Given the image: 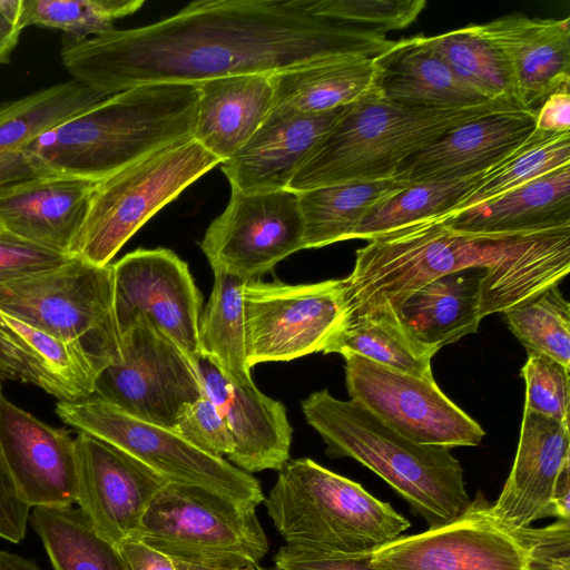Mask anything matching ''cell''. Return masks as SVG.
Listing matches in <instances>:
<instances>
[{"label": "cell", "mask_w": 570, "mask_h": 570, "mask_svg": "<svg viewBox=\"0 0 570 570\" xmlns=\"http://www.w3.org/2000/svg\"><path fill=\"white\" fill-rule=\"evenodd\" d=\"M392 43L385 33L311 13L306 0H202L148 26L81 41L63 36L60 57L72 79L110 96L141 85L373 58Z\"/></svg>", "instance_id": "6da1fadb"}, {"label": "cell", "mask_w": 570, "mask_h": 570, "mask_svg": "<svg viewBox=\"0 0 570 570\" xmlns=\"http://www.w3.org/2000/svg\"><path fill=\"white\" fill-rule=\"evenodd\" d=\"M357 249L342 278L347 321L395 313L432 279L481 268L488 273L483 317L557 286L570 272V225L509 234L454 229L438 216L377 235Z\"/></svg>", "instance_id": "7a4b0ae2"}, {"label": "cell", "mask_w": 570, "mask_h": 570, "mask_svg": "<svg viewBox=\"0 0 570 570\" xmlns=\"http://www.w3.org/2000/svg\"><path fill=\"white\" fill-rule=\"evenodd\" d=\"M197 83L163 82L110 95L39 136L26 150L36 177L100 181L194 138Z\"/></svg>", "instance_id": "3957f363"}, {"label": "cell", "mask_w": 570, "mask_h": 570, "mask_svg": "<svg viewBox=\"0 0 570 570\" xmlns=\"http://www.w3.org/2000/svg\"><path fill=\"white\" fill-rule=\"evenodd\" d=\"M302 411L328 456L351 458L372 470L429 528L452 521L469 505L463 469L449 448L413 442L326 389L303 400Z\"/></svg>", "instance_id": "277c9868"}, {"label": "cell", "mask_w": 570, "mask_h": 570, "mask_svg": "<svg viewBox=\"0 0 570 570\" xmlns=\"http://www.w3.org/2000/svg\"><path fill=\"white\" fill-rule=\"evenodd\" d=\"M520 108L512 101L492 100L466 108L420 109L390 101L373 90L345 107L288 189L302 193L336 184L391 179L405 159L450 129L494 111Z\"/></svg>", "instance_id": "5b68a950"}, {"label": "cell", "mask_w": 570, "mask_h": 570, "mask_svg": "<svg viewBox=\"0 0 570 570\" xmlns=\"http://www.w3.org/2000/svg\"><path fill=\"white\" fill-rule=\"evenodd\" d=\"M286 546L341 554H371L411 523L360 483L309 458L288 460L264 500Z\"/></svg>", "instance_id": "8992f818"}, {"label": "cell", "mask_w": 570, "mask_h": 570, "mask_svg": "<svg viewBox=\"0 0 570 570\" xmlns=\"http://www.w3.org/2000/svg\"><path fill=\"white\" fill-rule=\"evenodd\" d=\"M0 309L78 346L98 373L121 357L111 264L72 256L59 266L1 282Z\"/></svg>", "instance_id": "52a82bcc"}, {"label": "cell", "mask_w": 570, "mask_h": 570, "mask_svg": "<svg viewBox=\"0 0 570 570\" xmlns=\"http://www.w3.org/2000/svg\"><path fill=\"white\" fill-rule=\"evenodd\" d=\"M220 163L190 138L98 181L75 256L99 266L110 264L145 223Z\"/></svg>", "instance_id": "ba28073f"}, {"label": "cell", "mask_w": 570, "mask_h": 570, "mask_svg": "<svg viewBox=\"0 0 570 570\" xmlns=\"http://www.w3.org/2000/svg\"><path fill=\"white\" fill-rule=\"evenodd\" d=\"M135 539L171 556L228 570L256 567L268 552L256 508L177 482L165 483L154 497Z\"/></svg>", "instance_id": "9c48e42d"}, {"label": "cell", "mask_w": 570, "mask_h": 570, "mask_svg": "<svg viewBox=\"0 0 570 570\" xmlns=\"http://www.w3.org/2000/svg\"><path fill=\"white\" fill-rule=\"evenodd\" d=\"M56 413L78 432L119 448L168 482L202 487L245 507L257 508L265 500L253 474L195 448L171 429L136 419L95 394L58 401Z\"/></svg>", "instance_id": "30bf717a"}, {"label": "cell", "mask_w": 570, "mask_h": 570, "mask_svg": "<svg viewBox=\"0 0 570 570\" xmlns=\"http://www.w3.org/2000/svg\"><path fill=\"white\" fill-rule=\"evenodd\" d=\"M347 316L342 278L298 285L248 282L244 287L248 365L323 352Z\"/></svg>", "instance_id": "8fae6325"}, {"label": "cell", "mask_w": 570, "mask_h": 570, "mask_svg": "<svg viewBox=\"0 0 570 570\" xmlns=\"http://www.w3.org/2000/svg\"><path fill=\"white\" fill-rule=\"evenodd\" d=\"M94 394L136 419L171 429L203 389L187 354L140 320L121 335V357L98 373Z\"/></svg>", "instance_id": "7c38bea8"}, {"label": "cell", "mask_w": 570, "mask_h": 570, "mask_svg": "<svg viewBox=\"0 0 570 570\" xmlns=\"http://www.w3.org/2000/svg\"><path fill=\"white\" fill-rule=\"evenodd\" d=\"M343 357L350 400L402 436L449 449L481 443L484 430L435 381L395 371L357 354Z\"/></svg>", "instance_id": "4fadbf2b"}, {"label": "cell", "mask_w": 570, "mask_h": 570, "mask_svg": "<svg viewBox=\"0 0 570 570\" xmlns=\"http://www.w3.org/2000/svg\"><path fill=\"white\" fill-rule=\"evenodd\" d=\"M478 492L452 521L411 535H400L373 551L374 570H528L527 527L499 523Z\"/></svg>", "instance_id": "5bb4252c"}, {"label": "cell", "mask_w": 570, "mask_h": 570, "mask_svg": "<svg viewBox=\"0 0 570 570\" xmlns=\"http://www.w3.org/2000/svg\"><path fill=\"white\" fill-rule=\"evenodd\" d=\"M200 248L213 272L247 283L261 279L277 263L303 249L297 193L232 189L226 208L207 227Z\"/></svg>", "instance_id": "9a60e30c"}, {"label": "cell", "mask_w": 570, "mask_h": 570, "mask_svg": "<svg viewBox=\"0 0 570 570\" xmlns=\"http://www.w3.org/2000/svg\"><path fill=\"white\" fill-rule=\"evenodd\" d=\"M112 266L114 312L120 337L146 320L196 364L202 294L175 252L138 248Z\"/></svg>", "instance_id": "2e32d148"}, {"label": "cell", "mask_w": 570, "mask_h": 570, "mask_svg": "<svg viewBox=\"0 0 570 570\" xmlns=\"http://www.w3.org/2000/svg\"><path fill=\"white\" fill-rule=\"evenodd\" d=\"M75 440L80 511L116 546L135 538L148 505L168 481L100 439L79 432Z\"/></svg>", "instance_id": "e0dca14e"}, {"label": "cell", "mask_w": 570, "mask_h": 570, "mask_svg": "<svg viewBox=\"0 0 570 570\" xmlns=\"http://www.w3.org/2000/svg\"><path fill=\"white\" fill-rule=\"evenodd\" d=\"M0 444L13 485L29 508L72 507L78 463L76 440L0 396Z\"/></svg>", "instance_id": "ac0fdd59"}, {"label": "cell", "mask_w": 570, "mask_h": 570, "mask_svg": "<svg viewBox=\"0 0 570 570\" xmlns=\"http://www.w3.org/2000/svg\"><path fill=\"white\" fill-rule=\"evenodd\" d=\"M537 111L508 109L469 120L405 159L394 179L407 185L465 178L497 166L535 130Z\"/></svg>", "instance_id": "d6986e66"}, {"label": "cell", "mask_w": 570, "mask_h": 570, "mask_svg": "<svg viewBox=\"0 0 570 570\" xmlns=\"http://www.w3.org/2000/svg\"><path fill=\"white\" fill-rule=\"evenodd\" d=\"M345 107L324 112L273 108L249 140L220 164L230 188L243 193L288 189Z\"/></svg>", "instance_id": "ffe728a7"}, {"label": "cell", "mask_w": 570, "mask_h": 570, "mask_svg": "<svg viewBox=\"0 0 570 570\" xmlns=\"http://www.w3.org/2000/svg\"><path fill=\"white\" fill-rule=\"evenodd\" d=\"M195 365L203 393L214 402L230 432L234 449L227 461L250 474L279 471L289 460L293 433L284 404L256 385L233 384L205 356L200 355Z\"/></svg>", "instance_id": "44dd1931"}, {"label": "cell", "mask_w": 570, "mask_h": 570, "mask_svg": "<svg viewBox=\"0 0 570 570\" xmlns=\"http://www.w3.org/2000/svg\"><path fill=\"white\" fill-rule=\"evenodd\" d=\"M570 463L569 424L523 411L519 444L511 472L497 501L494 519L515 530L543 518H554L552 499L558 476Z\"/></svg>", "instance_id": "7402d4cb"}, {"label": "cell", "mask_w": 570, "mask_h": 570, "mask_svg": "<svg viewBox=\"0 0 570 570\" xmlns=\"http://www.w3.org/2000/svg\"><path fill=\"white\" fill-rule=\"evenodd\" d=\"M98 181L39 176L0 187V226L24 240L75 256Z\"/></svg>", "instance_id": "603a6c76"}, {"label": "cell", "mask_w": 570, "mask_h": 570, "mask_svg": "<svg viewBox=\"0 0 570 570\" xmlns=\"http://www.w3.org/2000/svg\"><path fill=\"white\" fill-rule=\"evenodd\" d=\"M476 28L507 58L523 109L537 111L549 95L569 85L568 17L539 19L512 13Z\"/></svg>", "instance_id": "cb8c5ba5"}, {"label": "cell", "mask_w": 570, "mask_h": 570, "mask_svg": "<svg viewBox=\"0 0 570 570\" xmlns=\"http://www.w3.org/2000/svg\"><path fill=\"white\" fill-rule=\"evenodd\" d=\"M97 370L76 345L0 309V377L33 384L58 401L95 392Z\"/></svg>", "instance_id": "d4e9b609"}, {"label": "cell", "mask_w": 570, "mask_h": 570, "mask_svg": "<svg viewBox=\"0 0 570 570\" xmlns=\"http://www.w3.org/2000/svg\"><path fill=\"white\" fill-rule=\"evenodd\" d=\"M374 62V92L395 104L455 109L492 101L464 83L423 36L393 41Z\"/></svg>", "instance_id": "484cf974"}, {"label": "cell", "mask_w": 570, "mask_h": 570, "mask_svg": "<svg viewBox=\"0 0 570 570\" xmlns=\"http://www.w3.org/2000/svg\"><path fill=\"white\" fill-rule=\"evenodd\" d=\"M197 88L193 137L223 163L249 140L269 115L274 101L271 75L223 77L198 82Z\"/></svg>", "instance_id": "4316f807"}, {"label": "cell", "mask_w": 570, "mask_h": 570, "mask_svg": "<svg viewBox=\"0 0 570 570\" xmlns=\"http://www.w3.org/2000/svg\"><path fill=\"white\" fill-rule=\"evenodd\" d=\"M488 273L468 268L443 275L410 294L395 316L422 344L436 352L478 331Z\"/></svg>", "instance_id": "83f0119b"}, {"label": "cell", "mask_w": 570, "mask_h": 570, "mask_svg": "<svg viewBox=\"0 0 570 570\" xmlns=\"http://www.w3.org/2000/svg\"><path fill=\"white\" fill-rule=\"evenodd\" d=\"M106 97L72 79L0 105V187L36 177L29 145Z\"/></svg>", "instance_id": "f1b7e54d"}, {"label": "cell", "mask_w": 570, "mask_h": 570, "mask_svg": "<svg viewBox=\"0 0 570 570\" xmlns=\"http://www.w3.org/2000/svg\"><path fill=\"white\" fill-rule=\"evenodd\" d=\"M475 234H509L570 225V165L487 203L440 216Z\"/></svg>", "instance_id": "f546056e"}, {"label": "cell", "mask_w": 570, "mask_h": 570, "mask_svg": "<svg viewBox=\"0 0 570 570\" xmlns=\"http://www.w3.org/2000/svg\"><path fill=\"white\" fill-rule=\"evenodd\" d=\"M374 57L351 56L271 75L273 108L324 112L352 105L374 90ZM272 108V109H273Z\"/></svg>", "instance_id": "4dcf8cb0"}, {"label": "cell", "mask_w": 570, "mask_h": 570, "mask_svg": "<svg viewBox=\"0 0 570 570\" xmlns=\"http://www.w3.org/2000/svg\"><path fill=\"white\" fill-rule=\"evenodd\" d=\"M406 186L391 178L336 184L297 193L303 222V249L352 239L354 230L371 208Z\"/></svg>", "instance_id": "1f68e13d"}, {"label": "cell", "mask_w": 570, "mask_h": 570, "mask_svg": "<svg viewBox=\"0 0 570 570\" xmlns=\"http://www.w3.org/2000/svg\"><path fill=\"white\" fill-rule=\"evenodd\" d=\"M237 276L214 272L212 295L198 324L199 356L210 360L233 384L255 385L247 361L244 287Z\"/></svg>", "instance_id": "d6a6232c"}, {"label": "cell", "mask_w": 570, "mask_h": 570, "mask_svg": "<svg viewBox=\"0 0 570 570\" xmlns=\"http://www.w3.org/2000/svg\"><path fill=\"white\" fill-rule=\"evenodd\" d=\"M32 529L55 570H129L120 549L100 535L79 508H33Z\"/></svg>", "instance_id": "836d02e7"}, {"label": "cell", "mask_w": 570, "mask_h": 570, "mask_svg": "<svg viewBox=\"0 0 570 570\" xmlns=\"http://www.w3.org/2000/svg\"><path fill=\"white\" fill-rule=\"evenodd\" d=\"M323 353L357 354L395 371L435 381L431 360L436 351L411 335L397 317L367 315L348 320Z\"/></svg>", "instance_id": "e575fe53"}, {"label": "cell", "mask_w": 570, "mask_h": 570, "mask_svg": "<svg viewBox=\"0 0 570 570\" xmlns=\"http://www.w3.org/2000/svg\"><path fill=\"white\" fill-rule=\"evenodd\" d=\"M423 38L452 71L481 96L519 105L515 80L507 58L476 24Z\"/></svg>", "instance_id": "d590c367"}, {"label": "cell", "mask_w": 570, "mask_h": 570, "mask_svg": "<svg viewBox=\"0 0 570 570\" xmlns=\"http://www.w3.org/2000/svg\"><path fill=\"white\" fill-rule=\"evenodd\" d=\"M494 167L465 178L407 185L371 208L352 239L368 240L409 224L453 212Z\"/></svg>", "instance_id": "8d00e7d4"}, {"label": "cell", "mask_w": 570, "mask_h": 570, "mask_svg": "<svg viewBox=\"0 0 570 570\" xmlns=\"http://www.w3.org/2000/svg\"><path fill=\"white\" fill-rule=\"evenodd\" d=\"M570 165V131L534 130L512 155L497 165L453 213L498 198L560 167Z\"/></svg>", "instance_id": "74e56055"}, {"label": "cell", "mask_w": 570, "mask_h": 570, "mask_svg": "<svg viewBox=\"0 0 570 570\" xmlns=\"http://www.w3.org/2000/svg\"><path fill=\"white\" fill-rule=\"evenodd\" d=\"M527 351L548 355L570 368V304L558 285L503 312Z\"/></svg>", "instance_id": "f35d334b"}, {"label": "cell", "mask_w": 570, "mask_h": 570, "mask_svg": "<svg viewBox=\"0 0 570 570\" xmlns=\"http://www.w3.org/2000/svg\"><path fill=\"white\" fill-rule=\"evenodd\" d=\"M142 0H22L20 24L56 29L76 41L114 30V22L132 14Z\"/></svg>", "instance_id": "ab89813d"}, {"label": "cell", "mask_w": 570, "mask_h": 570, "mask_svg": "<svg viewBox=\"0 0 570 570\" xmlns=\"http://www.w3.org/2000/svg\"><path fill=\"white\" fill-rule=\"evenodd\" d=\"M311 13L385 33L411 24L424 0H306Z\"/></svg>", "instance_id": "60d3db41"}, {"label": "cell", "mask_w": 570, "mask_h": 570, "mask_svg": "<svg viewBox=\"0 0 570 570\" xmlns=\"http://www.w3.org/2000/svg\"><path fill=\"white\" fill-rule=\"evenodd\" d=\"M527 352L521 368L525 384L523 411L569 424L570 368L548 355Z\"/></svg>", "instance_id": "b9f144b4"}, {"label": "cell", "mask_w": 570, "mask_h": 570, "mask_svg": "<svg viewBox=\"0 0 570 570\" xmlns=\"http://www.w3.org/2000/svg\"><path fill=\"white\" fill-rule=\"evenodd\" d=\"M171 430L210 455L224 458L233 452L230 432L214 402L204 393L184 406Z\"/></svg>", "instance_id": "7bdbcfd3"}, {"label": "cell", "mask_w": 570, "mask_h": 570, "mask_svg": "<svg viewBox=\"0 0 570 570\" xmlns=\"http://www.w3.org/2000/svg\"><path fill=\"white\" fill-rule=\"evenodd\" d=\"M71 257L0 229V283L59 266Z\"/></svg>", "instance_id": "ee69618b"}, {"label": "cell", "mask_w": 570, "mask_h": 570, "mask_svg": "<svg viewBox=\"0 0 570 570\" xmlns=\"http://www.w3.org/2000/svg\"><path fill=\"white\" fill-rule=\"evenodd\" d=\"M528 570H570V520L557 519L541 528L527 527Z\"/></svg>", "instance_id": "f6af8a7d"}, {"label": "cell", "mask_w": 570, "mask_h": 570, "mask_svg": "<svg viewBox=\"0 0 570 570\" xmlns=\"http://www.w3.org/2000/svg\"><path fill=\"white\" fill-rule=\"evenodd\" d=\"M371 554H341L285 544L274 556V570H374Z\"/></svg>", "instance_id": "bcb514c9"}, {"label": "cell", "mask_w": 570, "mask_h": 570, "mask_svg": "<svg viewBox=\"0 0 570 570\" xmlns=\"http://www.w3.org/2000/svg\"><path fill=\"white\" fill-rule=\"evenodd\" d=\"M118 547L129 570H228L222 566L171 556L135 538Z\"/></svg>", "instance_id": "7dc6e473"}, {"label": "cell", "mask_w": 570, "mask_h": 570, "mask_svg": "<svg viewBox=\"0 0 570 570\" xmlns=\"http://www.w3.org/2000/svg\"><path fill=\"white\" fill-rule=\"evenodd\" d=\"M2 394L0 386V396ZM30 508L19 497L0 444V538L19 543L26 537Z\"/></svg>", "instance_id": "c3c4849f"}, {"label": "cell", "mask_w": 570, "mask_h": 570, "mask_svg": "<svg viewBox=\"0 0 570 570\" xmlns=\"http://www.w3.org/2000/svg\"><path fill=\"white\" fill-rule=\"evenodd\" d=\"M535 129L546 132L570 131V94L566 85L549 95L537 110Z\"/></svg>", "instance_id": "681fc988"}, {"label": "cell", "mask_w": 570, "mask_h": 570, "mask_svg": "<svg viewBox=\"0 0 570 570\" xmlns=\"http://www.w3.org/2000/svg\"><path fill=\"white\" fill-rule=\"evenodd\" d=\"M22 0H0V65L10 62L22 27L20 24Z\"/></svg>", "instance_id": "f907efd6"}, {"label": "cell", "mask_w": 570, "mask_h": 570, "mask_svg": "<svg viewBox=\"0 0 570 570\" xmlns=\"http://www.w3.org/2000/svg\"><path fill=\"white\" fill-rule=\"evenodd\" d=\"M554 518L570 520V463L561 470L552 499Z\"/></svg>", "instance_id": "816d5d0a"}, {"label": "cell", "mask_w": 570, "mask_h": 570, "mask_svg": "<svg viewBox=\"0 0 570 570\" xmlns=\"http://www.w3.org/2000/svg\"><path fill=\"white\" fill-rule=\"evenodd\" d=\"M0 570H41L32 560L0 549Z\"/></svg>", "instance_id": "f5cc1de1"}, {"label": "cell", "mask_w": 570, "mask_h": 570, "mask_svg": "<svg viewBox=\"0 0 570 570\" xmlns=\"http://www.w3.org/2000/svg\"><path fill=\"white\" fill-rule=\"evenodd\" d=\"M242 570H264V568H262L259 566H256V567H253V568H245V569H242Z\"/></svg>", "instance_id": "db71d44e"}, {"label": "cell", "mask_w": 570, "mask_h": 570, "mask_svg": "<svg viewBox=\"0 0 570 570\" xmlns=\"http://www.w3.org/2000/svg\"><path fill=\"white\" fill-rule=\"evenodd\" d=\"M264 570H267V569H264Z\"/></svg>", "instance_id": "11a10c76"}, {"label": "cell", "mask_w": 570, "mask_h": 570, "mask_svg": "<svg viewBox=\"0 0 570 570\" xmlns=\"http://www.w3.org/2000/svg\"><path fill=\"white\" fill-rule=\"evenodd\" d=\"M0 229H1V226H0Z\"/></svg>", "instance_id": "9f6ffc18"}, {"label": "cell", "mask_w": 570, "mask_h": 570, "mask_svg": "<svg viewBox=\"0 0 570 570\" xmlns=\"http://www.w3.org/2000/svg\"><path fill=\"white\" fill-rule=\"evenodd\" d=\"M242 570V569H240Z\"/></svg>", "instance_id": "6f0895ef"}]
</instances>
